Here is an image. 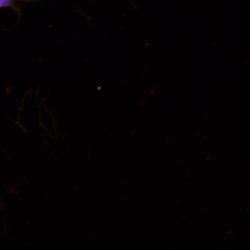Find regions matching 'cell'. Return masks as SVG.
I'll return each mask as SVG.
<instances>
[{
	"label": "cell",
	"mask_w": 250,
	"mask_h": 250,
	"mask_svg": "<svg viewBox=\"0 0 250 250\" xmlns=\"http://www.w3.org/2000/svg\"><path fill=\"white\" fill-rule=\"evenodd\" d=\"M18 0H0V8L2 7H14L16 2Z\"/></svg>",
	"instance_id": "1"
}]
</instances>
